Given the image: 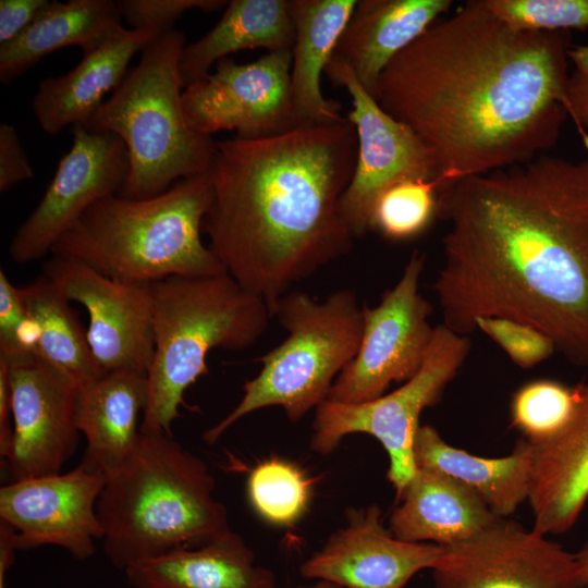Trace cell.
<instances>
[{
	"mask_svg": "<svg viewBox=\"0 0 588 588\" xmlns=\"http://www.w3.org/2000/svg\"><path fill=\"white\" fill-rule=\"evenodd\" d=\"M437 217L443 326L467 335L485 317L526 322L588 366V160L542 154L463 177L439 192Z\"/></svg>",
	"mask_w": 588,
	"mask_h": 588,
	"instance_id": "1",
	"label": "cell"
},
{
	"mask_svg": "<svg viewBox=\"0 0 588 588\" xmlns=\"http://www.w3.org/2000/svg\"><path fill=\"white\" fill-rule=\"evenodd\" d=\"M568 42L567 32L518 29L468 1L390 61L376 99L429 148L441 191L556 144L568 117Z\"/></svg>",
	"mask_w": 588,
	"mask_h": 588,
	"instance_id": "2",
	"label": "cell"
},
{
	"mask_svg": "<svg viewBox=\"0 0 588 588\" xmlns=\"http://www.w3.org/2000/svg\"><path fill=\"white\" fill-rule=\"evenodd\" d=\"M356 157L347 117L216 142L203 232L226 273L269 309L352 248L340 207Z\"/></svg>",
	"mask_w": 588,
	"mask_h": 588,
	"instance_id": "3",
	"label": "cell"
},
{
	"mask_svg": "<svg viewBox=\"0 0 588 588\" xmlns=\"http://www.w3.org/2000/svg\"><path fill=\"white\" fill-rule=\"evenodd\" d=\"M206 463L170 434L140 433L109 473L97 502L103 551L125 571L168 552L203 546L230 530Z\"/></svg>",
	"mask_w": 588,
	"mask_h": 588,
	"instance_id": "4",
	"label": "cell"
},
{
	"mask_svg": "<svg viewBox=\"0 0 588 588\" xmlns=\"http://www.w3.org/2000/svg\"><path fill=\"white\" fill-rule=\"evenodd\" d=\"M209 200L208 173L148 198L108 196L82 215L51 255L130 284L226 273L201 240Z\"/></svg>",
	"mask_w": 588,
	"mask_h": 588,
	"instance_id": "5",
	"label": "cell"
},
{
	"mask_svg": "<svg viewBox=\"0 0 588 588\" xmlns=\"http://www.w3.org/2000/svg\"><path fill=\"white\" fill-rule=\"evenodd\" d=\"M150 297L155 351L140 433L172 436L185 391L208 372L210 351L252 346L272 316L229 273L170 277L150 284Z\"/></svg>",
	"mask_w": 588,
	"mask_h": 588,
	"instance_id": "6",
	"label": "cell"
},
{
	"mask_svg": "<svg viewBox=\"0 0 588 588\" xmlns=\"http://www.w3.org/2000/svg\"><path fill=\"white\" fill-rule=\"evenodd\" d=\"M186 37L170 29L152 38L109 99L83 127L118 135L130 172L120 193L133 199L157 196L177 181L207 174L216 142L195 131L182 106L180 60Z\"/></svg>",
	"mask_w": 588,
	"mask_h": 588,
	"instance_id": "7",
	"label": "cell"
},
{
	"mask_svg": "<svg viewBox=\"0 0 588 588\" xmlns=\"http://www.w3.org/2000/svg\"><path fill=\"white\" fill-rule=\"evenodd\" d=\"M355 292L342 289L323 301L290 291L271 307L286 339L259 357V373L243 385L238 404L203 439L216 443L246 415L280 406L291 421L317 408L339 375L356 356L363 334V311Z\"/></svg>",
	"mask_w": 588,
	"mask_h": 588,
	"instance_id": "8",
	"label": "cell"
},
{
	"mask_svg": "<svg viewBox=\"0 0 588 588\" xmlns=\"http://www.w3.org/2000/svg\"><path fill=\"white\" fill-rule=\"evenodd\" d=\"M469 348L467 335L443 324L436 327L420 369L399 389L358 404L322 402L316 408L310 449L328 455L348 434L365 433L376 438L388 454L387 478L397 498L417 470L414 441L420 414L440 400Z\"/></svg>",
	"mask_w": 588,
	"mask_h": 588,
	"instance_id": "9",
	"label": "cell"
},
{
	"mask_svg": "<svg viewBox=\"0 0 588 588\" xmlns=\"http://www.w3.org/2000/svg\"><path fill=\"white\" fill-rule=\"evenodd\" d=\"M424 264L425 256L414 252L380 303L362 306L358 352L335 379L328 401L358 404L375 400L392 383H404L420 369L434 331L429 323L431 305L419 293Z\"/></svg>",
	"mask_w": 588,
	"mask_h": 588,
	"instance_id": "10",
	"label": "cell"
},
{
	"mask_svg": "<svg viewBox=\"0 0 588 588\" xmlns=\"http://www.w3.org/2000/svg\"><path fill=\"white\" fill-rule=\"evenodd\" d=\"M324 74L352 98L347 119L356 130L357 157L340 208L354 237H362L370 230L372 208L383 191L405 180L437 179V164L421 138L384 111L351 69L331 58Z\"/></svg>",
	"mask_w": 588,
	"mask_h": 588,
	"instance_id": "11",
	"label": "cell"
},
{
	"mask_svg": "<svg viewBox=\"0 0 588 588\" xmlns=\"http://www.w3.org/2000/svg\"><path fill=\"white\" fill-rule=\"evenodd\" d=\"M292 52H268L250 63L231 58L215 72L183 89L182 106L189 125L209 135L235 131L236 137L259 139L298 126L291 97Z\"/></svg>",
	"mask_w": 588,
	"mask_h": 588,
	"instance_id": "12",
	"label": "cell"
},
{
	"mask_svg": "<svg viewBox=\"0 0 588 588\" xmlns=\"http://www.w3.org/2000/svg\"><path fill=\"white\" fill-rule=\"evenodd\" d=\"M70 150L47 189L15 231L10 258L29 264L51 254L58 240L97 201L120 194L130 172L127 149L115 134L72 127Z\"/></svg>",
	"mask_w": 588,
	"mask_h": 588,
	"instance_id": "13",
	"label": "cell"
},
{
	"mask_svg": "<svg viewBox=\"0 0 588 588\" xmlns=\"http://www.w3.org/2000/svg\"><path fill=\"white\" fill-rule=\"evenodd\" d=\"M431 571L434 588H583L575 553L506 518L442 548Z\"/></svg>",
	"mask_w": 588,
	"mask_h": 588,
	"instance_id": "14",
	"label": "cell"
},
{
	"mask_svg": "<svg viewBox=\"0 0 588 588\" xmlns=\"http://www.w3.org/2000/svg\"><path fill=\"white\" fill-rule=\"evenodd\" d=\"M107 475L81 462L74 469L14 480L0 488V520L14 531L16 550L56 546L77 561L95 554L103 528L97 502Z\"/></svg>",
	"mask_w": 588,
	"mask_h": 588,
	"instance_id": "15",
	"label": "cell"
},
{
	"mask_svg": "<svg viewBox=\"0 0 588 588\" xmlns=\"http://www.w3.org/2000/svg\"><path fill=\"white\" fill-rule=\"evenodd\" d=\"M44 274L68 299L86 308L88 344L105 373L148 375L155 351L150 284L115 281L84 264L53 256Z\"/></svg>",
	"mask_w": 588,
	"mask_h": 588,
	"instance_id": "16",
	"label": "cell"
},
{
	"mask_svg": "<svg viewBox=\"0 0 588 588\" xmlns=\"http://www.w3.org/2000/svg\"><path fill=\"white\" fill-rule=\"evenodd\" d=\"M346 520L301 565L302 577L341 588H404L418 572L431 569L442 552L433 543L396 538L377 504L350 509Z\"/></svg>",
	"mask_w": 588,
	"mask_h": 588,
	"instance_id": "17",
	"label": "cell"
},
{
	"mask_svg": "<svg viewBox=\"0 0 588 588\" xmlns=\"http://www.w3.org/2000/svg\"><path fill=\"white\" fill-rule=\"evenodd\" d=\"M9 373L14 436L7 464L12 481L61 473L79 441L77 389L39 358Z\"/></svg>",
	"mask_w": 588,
	"mask_h": 588,
	"instance_id": "18",
	"label": "cell"
},
{
	"mask_svg": "<svg viewBox=\"0 0 588 588\" xmlns=\"http://www.w3.org/2000/svg\"><path fill=\"white\" fill-rule=\"evenodd\" d=\"M575 409L552 437L530 444L528 503L532 529L546 535L568 531L588 501V383L577 385Z\"/></svg>",
	"mask_w": 588,
	"mask_h": 588,
	"instance_id": "19",
	"label": "cell"
},
{
	"mask_svg": "<svg viewBox=\"0 0 588 588\" xmlns=\"http://www.w3.org/2000/svg\"><path fill=\"white\" fill-rule=\"evenodd\" d=\"M451 5L450 0H357L332 58L351 69L376 98L390 61Z\"/></svg>",
	"mask_w": 588,
	"mask_h": 588,
	"instance_id": "20",
	"label": "cell"
},
{
	"mask_svg": "<svg viewBox=\"0 0 588 588\" xmlns=\"http://www.w3.org/2000/svg\"><path fill=\"white\" fill-rule=\"evenodd\" d=\"M157 34L142 29H121L68 73L39 82L32 108L40 128L57 135L68 126L84 125L127 74L133 56Z\"/></svg>",
	"mask_w": 588,
	"mask_h": 588,
	"instance_id": "21",
	"label": "cell"
},
{
	"mask_svg": "<svg viewBox=\"0 0 588 588\" xmlns=\"http://www.w3.org/2000/svg\"><path fill=\"white\" fill-rule=\"evenodd\" d=\"M397 500L389 529L409 542L454 546L501 518L469 488L429 468H417Z\"/></svg>",
	"mask_w": 588,
	"mask_h": 588,
	"instance_id": "22",
	"label": "cell"
},
{
	"mask_svg": "<svg viewBox=\"0 0 588 588\" xmlns=\"http://www.w3.org/2000/svg\"><path fill=\"white\" fill-rule=\"evenodd\" d=\"M132 588H275V575L231 529L209 542L140 561L125 571Z\"/></svg>",
	"mask_w": 588,
	"mask_h": 588,
	"instance_id": "23",
	"label": "cell"
},
{
	"mask_svg": "<svg viewBox=\"0 0 588 588\" xmlns=\"http://www.w3.org/2000/svg\"><path fill=\"white\" fill-rule=\"evenodd\" d=\"M148 401L146 375L106 372L77 390L75 422L86 439L83 462L108 475L134 451Z\"/></svg>",
	"mask_w": 588,
	"mask_h": 588,
	"instance_id": "24",
	"label": "cell"
},
{
	"mask_svg": "<svg viewBox=\"0 0 588 588\" xmlns=\"http://www.w3.org/2000/svg\"><path fill=\"white\" fill-rule=\"evenodd\" d=\"M356 1L290 0L295 30L291 97L297 125L331 123L344 118L341 105L327 99L320 85Z\"/></svg>",
	"mask_w": 588,
	"mask_h": 588,
	"instance_id": "25",
	"label": "cell"
},
{
	"mask_svg": "<svg viewBox=\"0 0 588 588\" xmlns=\"http://www.w3.org/2000/svg\"><path fill=\"white\" fill-rule=\"evenodd\" d=\"M416 468L443 473L474 491L501 518H507L528 500L531 448L519 439L512 452L482 457L449 444L430 425H420L414 441Z\"/></svg>",
	"mask_w": 588,
	"mask_h": 588,
	"instance_id": "26",
	"label": "cell"
},
{
	"mask_svg": "<svg viewBox=\"0 0 588 588\" xmlns=\"http://www.w3.org/2000/svg\"><path fill=\"white\" fill-rule=\"evenodd\" d=\"M123 28L115 1L51 0L23 34L0 47V82H13L62 48L77 46L89 53Z\"/></svg>",
	"mask_w": 588,
	"mask_h": 588,
	"instance_id": "27",
	"label": "cell"
},
{
	"mask_svg": "<svg viewBox=\"0 0 588 588\" xmlns=\"http://www.w3.org/2000/svg\"><path fill=\"white\" fill-rule=\"evenodd\" d=\"M294 37L290 0L229 1L218 23L183 48L180 60L183 86L203 79L218 61L240 50L292 51Z\"/></svg>",
	"mask_w": 588,
	"mask_h": 588,
	"instance_id": "28",
	"label": "cell"
},
{
	"mask_svg": "<svg viewBox=\"0 0 588 588\" xmlns=\"http://www.w3.org/2000/svg\"><path fill=\"white\" fill-rule=\"evenodd\" d=\"M33 327L34 353L78 390L105 372L88 344L86 330L71 301L42 274L19 287Z\"/></svg>",
	"mask_w": 588,
	"mask_h": 588,
	"instance_id": "29",
	"label": "cell"
},
{
	"mask_svg": "<svg viewBox=\"0 0 588 588\" xmlns=\"http://www.w3.org/2000/svg\"><path fill=\"white\" fill-rule=\"evenodd\" d=\"M311 479L295 463L271 457L258 463L247 479V495L255 512L280 527L295 525L308 510Z\"/></svg>",
	"mask_w": 588,
	"mask_h": 588,
	"instance_id": "30",
	"label": "cell"
},
{
	"mask_svg": "<svg viewBox=\"0 0 588 588\" xmlns=\"http://www.w3.org/2000/svg\"><path fill=\"white\" fill-rule=\"evenodd\" d=\"M440 185L433 180H405L377 198L370 230L391 241H405L422 233L437 217Z\"/></svg>",
	"mask_w": 588,
	"mask_h": 588,
	"instance_id": "31",
	"label": "cell"
},
{
	"mask_svg": "<svg viewBox=\"0 0 588 588\" xmlns=\"http://www.w3.org/2000/svg\"><path fill=\"white\" fill-rule=\"evenodd\" d=\"M577 395V385L569 387L553 379L529 381L512 396V426L531 443L543 441L568 421Z\"/></svg>",
	"mask_w": 588,
	"mask_h": 588,
	"instance_id": "32",
	"label": "cell"
},
{
	"mask_svg": "<svg viewBox=\"0 0 588 588\" xmlns=\"http://www.w3.org/2000/svg\"><path fill=\"white\" fill-rule=\"evenodd\" d=\"M486 7L518 29L567 32L588 28V0H483Z\"/></svg>",
	"mask_w": 588,
	"mask_h": 588,
	"instance_id": "33",
	"label": "cell"
},
{
	"mask_svg": "<svg viewBox=\"0 0 588 588\" xmlns=\"http://www.w3.org/2000/svg\"><path fill=\"white\" fill-rule=\"evenodd\" d=\"M33 327L20 289L0 270V362L10 369L37 359L33 348Z\"/></svg>",
	"mask_w": 588,
	"mask_h": 588,
	"instance_id": "34",
	"label": "cell"
},
{
	"mask_svg": "<svg viewBox=\"0 0 588 588\" xmlns=\"http://www.w3.org/2000/svg\"><path fill=\"white\" fill-rule=\"evenodd\" d=\"M476 329L494 341L519 367L531 368L556 352L553 341L541 330L526 322L485 317L476 322Z\"/></svg>",
	"mask_w": 588,
	"mask_h": 588,
	"instance_id": "35",
	"label": "cell"
},
{
	"mask_svg": "<svg viewBox=\"0 0 588 588\" xmlns=\"http://www.w3.org/2000/svg\"><path fill=\"white\" fill-rule=\"evenodd\" d=\"M225 0H118L122 21L132 29L149 30L157 35L173 29L174 22L189 10L204 12L225 8Z\"/></svg>",
	"mask_w": 588,
	"mask_h": 588,
	"instance_id": "36",
	"label": "cell"
},
{
	"mask_svg": "<svg viewBox=\"0 0 588 588\" xmlns=\"http://www.w3.org/2000/svg\"><path fill=\"white\" fill-rule=\"evenodd\" d=\"M573 65L566 83V110L588 149V45L569 46Z\"/></svg>",
	"mask_w": 588,
	"mask_h": 588,
	"instance_id": "37",
	"label": "cell"
},
{
	"mask_svg": "<svg viewBox=\"0 0 588 588\" xmlns=\"http://www.w3.org/2000/svg\"><path fill=\"white\" fill-rule=\"evenodd\" d=\"M34 177V170L14 126L0 124V192Z\"/></svg>",
	"mask_w": 588,
	"mask_h": 588,
	"instance_id": "38",
	"label": "cell"
},
{
	"mask_svg": "<svg viewBox=\"0 0 588 588\" xmlns=\"http://www.w3.org/2000/svg\"><path fill=\"white\" fill-rule=\"evenodd\" d=\"M51 0H1L0 47L23 34Z\"/></svg>",
	"mask_w": 588,
	"mask_h": 588,
	"instance_id": "39",
	"label": "cell"
},
{
	"mask_svg": "<svg viewBox=\"0 0 588 588\" xmlns=\"http://www.w3.org/2000/svg\"><path fill=\"white\" fill-rule=\"evenodd\" d=\"M13 436L10 373L8 366L0 362V455L5 462L11 454Z\"/></svg>",
	"mask_w": 588,
	"mask_h": 588,
	"instance_id": "40",
	"label": "cell"
},
{
	"mask_svg": "<svg viewBox=\"0 0 588 588\" xmlns=\"http://www.w3.org/2000/svg\"><path fill=\"white\" fill-rule=\"evenodd\" d=\"M577 574L583 588L588 584V540L575 552Z\"/></svg>",
	"mask_w": 588,
	"mask_h": 588,
	"instance_id": "41",
	"label": "cell"
},
{
	"mask_svg": "<svg viewBox=\"0 0 588 588\" xmlns=\"http://www.w3.org/2000/svg\"><path fill=\"white\" fill-rule=\"evenodd\" d=\"M297 588H341L340 586L338 585H334L332 583H329V581H324V580H317L315 584L313 585H309V586H303V587H297Z\"/></svg>",
	"mask_w": 588,
	"mask_h": 588,
	"instance_id": "42",
	"label": "cell"
},
{
	"mask_svg": "<svg viewBox=\"0 0 588 588\" xmlns=\"http://www.w3.org/2000/svg\"><path fill=\"white\" fill-rule=\"evenodd\" d=\"M0 588H5V577H0Z\"/></svg>",
	"mask_w": 588,
	"mask_h": 588,
	"instance_id": "43",
	"label": "cell"
},
{
	"mask_svg": "<svg viewBox=\"0 0 588 588\" xmlns=\"http://www.w3.org/2000/svg\"><path fill=\"white\" fill-rule=\"evenodd\" d=\"M584 588H588V584Z\"/></svg>",
	"mask_w": 588,
	"mask_h": 588,
	"instance_id": "44",
	"label": "cell"
}]
</instances>
